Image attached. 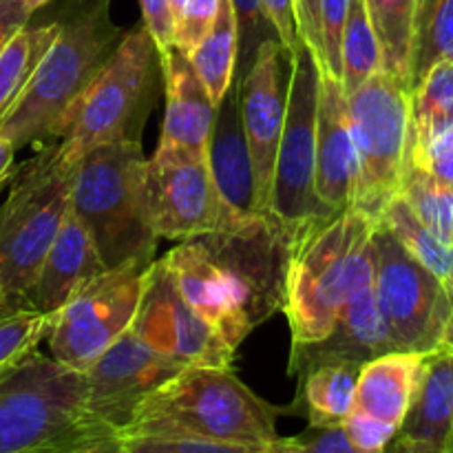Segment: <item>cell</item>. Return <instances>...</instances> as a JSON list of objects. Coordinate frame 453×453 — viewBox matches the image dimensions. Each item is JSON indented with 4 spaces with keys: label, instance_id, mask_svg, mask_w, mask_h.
Returning <instances> with one entry per match:
<instances>
[{
    "label": "cell",
    "instance_id": "obj_1",
    "mask_svg": "<svg viewBox=\"0 0 453 453\" xmlns=\"http://www.w3.org/2000/svg\"><path fill=\"white\" fill-rule=\"evenodd\" d=\"M374 228L352 208L295 228L283 301L292 348L326 339L348 296L374 279Z\"/></svg>",
    "mask_w": 453,
    "mask_h": 453
},
{
    "label": "cell",
    "instance_id": "obj_2",
    "mask_svg": "<svg viewBox=\"0 0 453 453\" xmlns=\"http://www.w3.org/2000/svg\"><path fill=\"white\" fill-rule=\"evenodd\" d=\"M122 35L111 18V0H71L58 18L51 47L0 122V135L16 150L62 137L71 111Z\"/></svg>",
    "mask_w": 453,
    "mask_h": 453
},
{
    "label": "cell",
    "instance_id": "obj_3",
    "mask_svg": "<svg viewBox=\"0 0 453 453\" xmlns=\"http://www.w3.org/2000/svg\"><path fill=\"white\" fill-rule=\"evenodd\" d=\"M286 410L257 396L230 367H184L150 392L119 436H188L234 445L277 442Z\"/></svg>",
    "mask_w": 453,
    "mask_h": 453
},
{
    "label": "cell",
    "instance_id": "obj_4",
    "mask_svg": "<svg viewBox=\"0 0 453 453\" xmlns=\"http://www.w3.org/2000/svg\"><path fill=\"white\" fill-rule=\"evenodd\" d=\"M144 168L137 140L111 142L75 164L71 212L88 230L106 270L149 268L155 261L159 237L146 211Z\"/></svg>",
    "mask_w": 453,
    "mask_h": 453
},
{
    "label": "cell",
    "instance_id": "obj_5",
    "mask_svg": "<svg viewBox=\"0 0 453 453\" xmlns=\"http://www.w3.org/2000/svg\"><path fill=\"white\" fill-rule=\"evenodd\" d=\"M73 171L58 153V142L47 144L22 164L0 203V295L7 308H27L40 265L71 211Z\"/></svg>",
    "mask_w": 453,
    "mask_h": 453
},
{
    "label": "cell",
    "instance_id": "obj_6",
    "mask_svg": "<svg viewBox=\"0 0 453 453\" xmlns=\"http://www.w3.org/2000/svg\"><path fill=\"white\" fill-rule=\"evenodd\" d=\"M162 58L144 25L119 38L84 96L71 111L58 153L69 166L111 142L137 140L153 109Z\"/></svg>",
    "mask_w": 453,
    "mask_h": 453
},
{
    "label": "cell",
    "instance_id": "obj_7",
    "mask_svg": "<svg viewBox=\"0 0 453 453\" xmlns=\"http://www.w3.org/2000/svg\"><path fill=\"white\" fill-rule=\"evenodd\" d=\"M295 228L270 212L234 217L219 230L199 234L211 273L228 303L239 336L283 310Z\"/></svg>",
    "mask_w": 453,
    "mask_h": 453
},
{
    "label": "cell",
    "instance_id": "obj_8",
    "mask_svg": "<svg viewBox=\"0 0 453 453\" xmlns=\"http://www.w3.org/2000/svg\"><path fill=\"white\" fill-rule=\"evenodd\" d=\"M82 372L38 352L0 370V453H34L93 427Z\"/></svg>",
    "mask_w": 453,
    "mask_h": 453
},
{
    "label": "cell",
    "instance_id": "obj_9",
    "mask_svg": "<svg viewBox=\"0 0 453 453\" xmlns=\"http://www.w3.org/2000/svg\"><path fill=\"white\" fill-rule=\"evenodd\" d=\"M345 102L358 157L352 211L379 221L401 190L410 164V87L380 69L349 91Z\"/></svg>",
    "mask_w": 453,
    "mask_h": 453
},
{
    "label": "cell",
    "instance_id": "obj_10",
    "mask_svg": "<svg viewBox=\"0 0 453 453\" xmlns=\"http://www.w3.org/2000/svg\"><path fill=\"white\" fill-rule=\"evenodd\" d=\"M374 290L394 349H441L451 319L449 292L380 221L374 228Z\"/></svg>",
    "mask_w": 453,
    "mask_h": 453
},
{
    "label": "cell",
    "instance_id": "obj_11",
    "mask_svg": "<svg viewBox=\"0 0 453 453\" xmlns=\"http://www.w3.org/2000/svg\"><path fill=\"white\" fill-rule=\"evenodd\" d=\"M290 87L281 140L277 146L273 173V193L268 212L281 224L299 228L305 221L326 217V208L314 193V164H317V109L319 71L308 47L290 58Z\"/></svg>",
    "mask_w": 453,
    "mask_h": 453
},
{
    "label": "cell",
    "instance_id": "obj_12",
    "mask_svg": "<svg viewBox=\"0 0 453 453\" xmlns=\"http://www.w3.org/2000/svg\"><path fill=\"white\" fill-rule=\"evenodd\" d=\"M144 270L137 265L106 270L49 317V357L71 370L84 372L131 330Z\"/></svg>",
    "mask_w": 453,
    "mask_h": 453
},
{
    "label": "cell",
    "instance_id": "obj_13",
    "mask_svg": "<svg viewBox=\"0 0 453 453\" xmlns=\"http://www.w3.org/2000/svg\"><path fill=\"white\" fill-rule=\"evenodd\" d=\"M131 332L150 349L184 367H230L234 349L180 295L164 259L144 270Z\"/></svg>",
    "mask_w": 453,
    "mask_h": 453
},
{
    "label": "cell",
    "instance_id": "obj_14",
    "mask_svg": "<svg viewBox=\"0 0 453 453\" xmlns=\"http://www.w3.org/2000/svg\"><path fill=\"white\" fill-rule=\"evenodd\" d=\"M146 211L159 239H184L219 230L234 219L224 203L208 159H146Z\"/></svg>",
    "mask_w": 453,
    "mask_h": 453
},
{
    "label": "cell",
    "instance_id": "obj_15",
    "mask_svg": "<svg viewBox=\"0 0 453 453\" xmlns=\"http://www.w3.org/2000/svg\"><path fill=\"white\" fill-rule=\"evenodd\" d=\"M290 56L277 38L257 47L250 66L239 75V113L255 168L257 206L268 212L277 146L281 140L290 87Z\"/></svg>",
    "mask_w": 453,
    "mask_h": 453
},
{
    "label": "cell",
    "instance_id": "obj_16",
    "mask_svg": "<svg viewBox=\"0 0 453 453\" xmlns=\"http://www.w3.org/2000/svg\"><path fill=\"white\" fill-rule=\"evenodd\" d=\"M180 370L184 365L150 349L131 330L124 332L82 372L88 418L119 434L135 407Z\"/></svg>",
    "mask_w": 453,
    "mask_h": 453
},
{
    "label": "cell",
    "instance_id": "obj_17",
    "mask_svg": "<svg viewBox=\"0 0 453 453\" xmlns=\"http://www.w3.org/2000/svg\"><path fill=\"white\" fill-rule=\"evenodd\" d=\"M162 58V78L166 88V113L155 159H208L217 106L195 73L188 56L173 47Z\"/></svg>",
    "mask_w": 453,
    "mask_h": 453
},
{
    "label": "cell",
    "instance_id": "obj_18",
    "mask_svg": "<svg viewBox=\"0 0 453 453\" xmlns=\"http://www.w3.org/2000/svg\"><path fill=\"white\" fill-rule=\"evenodd\" d=\"M358 181V157L348 118L343 87L332 75L319 78L317 109V164L314 193L326 212L352 208Z\"/></svg>",
    "mask_w": 453,
    "mask_h": 453
},
{
    "label": "cell",
    "instance_id": "obj_19",
    "mask_svg": "<svg viewBox=\"0 0 453 453\" xmlns=\"http://www.w3.org/2000/svg\"><path fill=\"white\" fill-rule=\"evenodd\" d=\"M106 273L91 234L82 221L69 211L56 242L49 248L27 308L53 317L69 299H73L87 283Z\"/></svg>",
    "mask_w": 453,
    "mask_h": 453
},
{
    "label": "cell",
    "instance_id": "obj_20",
    "mask_svg": "<svg viewBox=\"0 0 453 453\" xmlns=\"http://www.w3.org/2000/svg\"><path fill=\"white\" fill-rule=\"evenodd\" d=\"M388 352H394V345L376 301L374 279H370L348 296L326 339L292 348L288 372L312 358H343L363 365Z\"/></svg>",
    "mask_w": 453,
    "mask_h": 453
},
{
    "label": "cell",
    "instance_id": "obj_21",
    "mask_svg": "<svg viewBox=\"0 0 453 453\" xmlns=\"http://www.w3.org/2000/svg\"><path fill=\"white\" fill-rule=\"evenodd\" d=\"M208 166L226 206L239 217L257 215V184L239 113L237 80L217 104L211 140H208Z\"/></svg>",
    "mask_w": 453,
    "mask_h": 453
},
{
    "label": "cell",
    "instance_id": "obj_22",
    "mask_svg": "<svg viewBox=\"0 0 453 453\" xmlns=\"http://www.w3.org/2000/svg\"><path fill=\"white\" fill-rule=\"evenodd\" d=\"M425 363L427 354L401 349L363 363L352 410L401 429L418 392Z\"/></svg>",
    "mask_w": 453,
    "mask_h": 453
},
{
    "label": "cell",
    "instance_id": "obj_23",
    "mask_svg": "<svg viewBox=\"0 0 453 453\" xmlns=\"http://www.w3.org/2000/svg\"><path fill=\"white\" fill-rule=\"evenodd\" d=\"M361 363L343 358H312L290 372L299 379L292 411H301L310 427L343 425L354 407Z\"/></svg>",
    "mask_w": 453,
    "mask_h": 453
},
{
    "label": "cell",
    "instance_id": "obj_24",
    "mask_svg": "<svg viewBox=\"0 0 453 453\" xmlns=\"http://www.w3.org/2000/svg\"><path fill=\"white\" fill-rule=\"evenodd\" d=\"M453 434V357L445 349L427 354L423 379L398 436L449 449Z\"/></svg>",
    "mask_w": 453,
    "mask_h": 453
},
{
    "label": "cell",
    "instance_id": "obj_25",
    "mask_svg": "<svg viewBox=\"0 0 453 453\" xmlns=\"http://www.w3.org/2000/svg\"><path fill=\"white\" fill-rule=\"evenodd\" d=\"M365 9L380 49V69L410 87L418 0H365Z\"/></svg>",
    "mask_w": 453,
    "mask_h": 453
},
{
    "label": "cell",
    "instance_id": "obj_26",
    "mask_svg": "<svg viewBox=\"0 0 453 453\" xmlns=\"http://www.w3.org/2000/svg\"><path fill=\"white\" fill-rule=\"evenodd\" d=\"M239 58V25L237 13L230 0H221L215 25L211 27L202 42L188 53L195 73L202 80L212 104H219L234 82Z\"/></svg>",
    "mask_w": 453,
    "mask_h": 453
},
{
    "label": "cell",
    "instance_id": "obj_27",
    "mask_svg": "<svg viewBox=\"0 0 453 453\" xmlns=\"http://www.w3.org/2000/svg\"><path fill=\"white\" fill-rule=\"evenodd\" d=\"M380 224L396 237V242L414 257L416 261L432 270L442 283H445L447 292L451 296L453 303V246L442 242L441 237L432 233L423 221L416 217L410 203L396 195L388 202L379 217Z\"/></svg>",
    "mask_w": 453,
    "mask_h": 453
},
{
    "label": "cell",
    "instance_id": "obj_28",
    "mask_svg": "<svg viewBox=\"0 0 453 453\" xmlns=\"http://www.w3.org/2000/svg\"><path fill=\"white\" fill-rule=\"evenodd\" d=\"M58 34V20L25 25L0 51V122L9 113Z\"/></svg>",
    "mask_w": 453,
    "mask_h": 453
},
{
    "label": "cell",
    "instance_id": "obj_29",
    "mask_svg": "<svg viewBox=\"0 0 453 453\" xmlns=\"http://www.w3.org/2000/svg\"><path fill=\"white\" fill-rule=\"evenodd\" d=\"M380 71V49L367 16L365 0L349 3L343 38H341V87L348 96L367 78Z\"/></svg>",
    "mask_w": 453,
    "mask_h": 453
},
{
    "label": "cell",
    "instance_id": "obj_30",
    "mask_svg": "<svg viewBox=\"0 0 453 453\" xmlns=\"http://www.w3.org/2000/svg\"><path fill=\"white\" fill-rule=\"evenodd\" d=\"M398 195L436 237L453 246V186L436 180L425 168L407 164Z\"/></svg>",
    "mask_w": 453,
    "mask_h": 453
},
{
    "label": "cell",
    "instance_id": "obj_31",
    "mask_svg": "<svg viewBox=\"0 0 453 453\" xmlns=\"http://www.w3.org/2000/svg\"><path fill=\"white\" fill-rule=\"evenodd\" d=\"M411 131L420 135L432 127L453 119V62L442 60L429 66L427 73L411 87Z\"/></svg>",
    "mask_w": 453,
    "mask_h": 453
},
{
    "label": "cell",
    "instance_id": "obj_32",
    "mask_svg": "<svg viewBox=\"0 0 453 453\" xmlns=\"http://www.w3.org/2000/svg\"><path fill=\"white\" fill-rule=\"evenodd\" d=\"M442 60L453 62V0H436L416 34L410 91L429 66Z\"/></svg>",
    "mask_w": 453,
    "mask_h": 453
},
{
    "label": "cell",
    "instance_id": "obj_33",
    "mask_svg": "<svg viewBox=\"0 0 453 453\" xmlns=\"http://www.w3.org/2000/svg\"><path fill=\"white\" fill-rule=\"evenodd\" d=\"M49 332V317L35 310H0V370L38 348Z\"/></svg>",
    "mask_w": 453,
    "mask_h": 453
},
{
    "label": "cell",
    "instance_id": "obj_34",
    "mask_svg": "<svg viewBox=\"0 0 453 453\" xmlns=\"http://www.w3.org/2000/svg\"><path fill=\"white\" fill-rule=\"evenodd\" d=\"M119 447L124 453H257L264 449L188 436H119Z\"/></svg>",
    "mask_w": 453,
    "mask_h": 453
},
{
    "label": "cell",
    "instance_id": "obj_35",
    "mask_svg": "<svg viewBox=\"0 0 453 453\" xmlns=\"http://www.w3.org/2000/svg\"><path fill=\"white\" fill-rule=\"evenodd\" d=\"M221 0H186L175 18L173 47L188 56L215 25Z\"/></svg>",
    "mask_w": 453,
    "mask_h": 453
},
{
    "label": "cell",
    "instance_id": "obj_36",
    "mask_svg": "<svg viewBox=\"0 0 453 453\" xmlns=\"http://www.w3.org/2000/svg\"><path fill=\"white\" fill-rule=\"evenodd\" d=\"M349 3L352 0H321V49L323 71L334 80L341 78V38H343L345 20H348Z\"/></svg>",
    "mask_w": 453,
    "mask_h": 453
},
{
    "label": "cell",
    "instance_id": "obj_37",
    "mask_svg": "<svg viewBox=\"0 0 453 453\" xmlns=\"http://www.w3.org/2000/svg\"><path fill=\"white\" fill-rule=\"evenodd\" d=\"M286 453H365L358 449L341 425L336 427H308L301 436L281 438Z\"/></svg>",
    "mask_w": 453,
    "mask_h": 453
},
{
    "label": "cell",
    "instance_id": "obj_38",
    "mask_svg": "<svg viewBox=\"0 0 453 453\" xmlns=\"http://www.w3.org/2000/svg\"><path fill=\"white\" fill-rule=\"evenodd\" d=\"M230 3H233L234 13H237L239 53H242L243 58V66L248 69L252 58H255L257 47H259L264 40H268L265 35H261V31H264L265 27H270V22L268 18H265L264 7H261V0H230ZM270 29H273V27H270Z\"/></svg>",
    "mask_w": 453,
    "mask_h": 453
},
{
    "label": "cell",
    "instance_id": "obj_39",
    "mask_svg": "<svg viewBox=\"0 0 453 453\" xmlns=\"http://www.w3.org/2000/svg\"><path fill=\"white\" fill-rule=\"evenodd\" d=\"M343 432L348 434L349 441L365 453H383L385 447L394 441L398 434L396 427L380 420L372 418V416L361 414V411H349L348 418L343 420Z\"/></svg>",
    "mask_w": 453,
    "mask_h": 453
},
{
    "label": "cell",
    "instance_id": "obj_40",
    "mask_svg": "<svg viewBox=\"0 0 453 453\" xmlns=\"http://www.w3.org/2000/svg\"><path fill=\"white\" fill-rule=\"evenodd\" d=\"M34 453H122L119 436L104 425H93Z\"/></svg>",
    "mask_w": 453,
    "mask_h": 453
},
{
    "label": "cell",
    "instance_id": "obj_41",
    "mask_svg": "<svg viewBox=\"0 0 453 453\" xmlns=\"http://www.w3.org/2000/svg\"><path fill=\"white\" fill-rule=\"evenodd\" d=\"M261 7L288 56L292 58L301 47H305L296 22V0H261Z\"/></svg>",
    "mask_w": 453,
    "mask_h": 453
},
{
    "label": "cell",
    "instance_id": "obj_42",
    "mask_svg": "<svg viewBox=\"0 0 453 453\" xmlns=\"http://www.w3.org/2000/svg\"><path fill=\"white\" fill-rule=\"evenodd\" d=\"M142 16H144V29L153 38L159 56L173 49V29H175V16H173L171 0H140Z\"/></svg>",
    "mask_w": 453,
    "mask_h": 453
},
{
    "label": "cell",
    "instance_id": "obj_43",
    "mask_svg": "<svg viewBox=\"0 0 453 453\" xmlns=\"http://www.w3.org/2000/svg\"><path fill=\"white\" fill-rule=\"evenodd\" d=\"M321 0H296V22L305 47L312 51L319 71H323V49H321Z\"/></svg>",
    "mask_w": 453,
    "mask_h": 453
},
{
    "label": "cell",
    "instance_id": "obj_44",
    "mask_svg": "<svg viewBox=\"0 0 453 453\" xmlns=\"http://www.w3.org/2000/svg\"><path fill=\"white\" fill-rule=\"evenodd\" d=\"M34 13L25 7L22 0H0V51L4 44L18 34Z\"/></svg>",
    "mask_w": 453,
    "mask_h": 453
},
{
    "label": "cell",
    "instance_id": "obj_45",
    "mask_svg": "<svg viewBox=\"0 0 453 453\" xmlns=\"http://www.w3.org/2000/svg\"><path fill=\"white\" fill-rule=\"evenodd\" d=\"M420 168H425V171L432 173L436 180L453 186V150H447V153L438 155V157H432L427 164H425V166H420Z\"/></svg>",
    "mask_w": 453,
    "mask_h": 453
},
{
    "label": "cell",
    "instance_id": "obj_46",
    "mask_svg": "<svg viewBox=\"0 0 453 453\" xmlns=\"http://www.w3.org/2000/svg\"><path fill=\"white\" fill-rule=\"evenodd\" d=\"M383 453H447V451L436 449V447L425 445V442H418V441H410V438L398 436L396 434L394 441L385 447Z\"/></svg>",
    "mask_w": 453,
    "mask_h": 453
},
{
    "label": "cell",
    "instance_id": "obj_47",
    "mask_svg": "<svg viewBox=\"0 0 453 453\" xmlns=\"http://www.w3.org/2000/svg\"><path fill=\"white\" fill-rule=\"evenodd\" d=\"M13 162H16V149L12 142L0 135V186L13 175Z\"/></svg>",
    "mask_w": 453,
    "mask_h": 453
},
{
    "label": "cell",
    "instance_id": "obj_48",
    "mask_svg": "<svg viewBox=\"0 0 453 453\" xmlns=\"http://www.w3.org/2000/svg\"><path fill=\"white\" fill-rule=\"evenodd\" d=\"M434 3H436V0H418V18H416V34H418V29H420V25H423V22H425V18L429 16V12H432Z\"/></svg>",
    "mask_w": 453,
    "mask_h": 453
},
{
    "label": "cell",
    "instance_id": "obj_49",
    "mask_svg": "<svg viewBox=\"0 0 453 453\" xmlns=\"http://www.w3.org/2000/svg\"><path fill=\"white\" fill-rule=\"evenodd\" d=\"M441 349H445V352H449L453 357V303H451V319H449V323H447L445 339H442Z\"/></svg>",
    "mask_w": 453,
    "mask_h": 453
},
{
    "label": "cell",
    "instance_id": "obj_50",
    "mask_svg": "<svg viewBox=\"0 0 453 453\" xmlns=\"http://www.w3.org/2000/svg\"><path fill=\"white\" fill-rule=\"evenodd\" d=\"M22 3H25V7L29 9L31 13H35L40 7H44L47 3H51V0H22Z\"/></svg>",
    "mask_w": 453,
    "mask_h": 453
},
{
    "label": "cell",
    "instance_id": "obj_51",
    "mask_svg": "<svg viewBox=\"0 0 453 453\" xmlns=\"http://www.w3.org/2000/svg\"><path fill=\"white\" fill-rule=\"evenodd\" d=\"M257 453H286V449H283V445H281V438H279L277 442H273V445H265L264 449H261V451H257Z\"/></svg>",
    "mask_w": 453,
    "mask_h": 453
},
{
    "label": "cell",
    "instance_id": "obj_52",
    "mask_svg": "<svg viewBox=\"0 0 453 453\" xmlns=\"http://www.w3.org/2000/svg\"><path fill=\"white\" fill-rule=\"evenodd\" d=\"M186 0H171V9H173V16L177 18V13H180V9L184 7Z\"/></svg>",
    "mask_w": 453,
    "mask_h": 453
},
{
    "label": "cell",
    "instance_id": "obj_53",
    "mask_svg": "<svg viewBox=\"0 0 453 453\" xmlns=\"http://www.w3.org/2000/svg\"><path fill=\"white\" fill-rule=\"evenodd\" d=\"M0 310H12V308H7V305H4V301H3V295H0Z\"/></svg>",
    "mask_w": 453,
    "mask_h": 453
},
{
    "label": "cell",
    "instance_id": "obj_54",
    "mask_svg": "<svg viewBox=\"0 0 453 453\" xmlns=\"http://www.w3.org/2000/svg\"><path fill=\"white\" fill-rule=\"evenodd\" d=\"M447 453H453V434H451V441H449V449H447Z\"/></svg>",
    "mask_w": 453,
    "mask_h": 453
},
{
    "label": "cell",
    "instance_id": "obj_55",
    "mask_svg": "<svg viewBox=\"0 0 453 453\" xmlns=\"http://www.w3.org/2000/svg\"><path fill=\"white\" fill-rule=\"evenodd\" d=\"M122 453H124V451H122Z\"/></svg>",
    "mask_w": 453,
    "mask_h": 453
}]
</instances>
